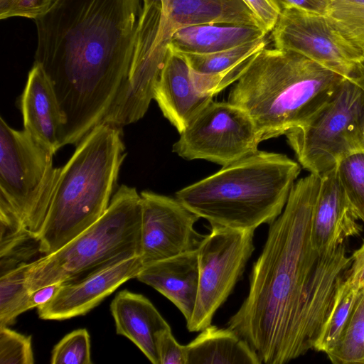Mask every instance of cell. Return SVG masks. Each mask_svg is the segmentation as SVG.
Segmentation results:
<instances>
[{"mask_svg": "<svg viewBox=\"0 0 364 364\" xmlns=\"http://www.w3.org/2000/svg\"><path fill=\"white\" fill-rule=\"evenodd\" d=\"M320 183L321 177L311 173L294 183L283 211L269 225L248 294L227 323L262 363H287L314 348L352 264L344 244L323 252L313 244Z\"/></svg>", "mask_w": 364, "mask_h": 364, "instance_id": "1", "label": "cell"}, {"mask_svg": "<svg viewBox=\"0 0 364 364\" xmlns=\"http://www.w3.org/2000/svg\"><path fill=\"white\" fill-rule=\"evenodd\" d=\"M141 0H54L35 20L34 63L63 116L60 148L101 123L124 85L136 48Z\"/></svg>", "mask_w": 364, "mask_h": 364, "instance_id": "2", "label": "cell"}, {"mask_svg": "<svg viewBox=\"0 0 364 364\" xmlns=\"http://www.w3.org/2000/svg\"><path fill=\"white\" fill-rule=\"evenodd\" d=\"M344 78L298 53L266 47L248 60L228 102L249 114L262 141L304 124Z\"/></svg>", "mask_w": 364, "mask_h": 364, "instance_id": "3", "label": "cell"}, {"mask_svg": "<svg viewBox=\"0 0 364 364\" xmlns=\"http://www.w3.org/2000/svg\"><path fill=\"white\" fill-rule=\"evenodd\" d=\"M301 171L287 155L257 150L176 193L210 225L253 230L282 213Z\"/></svg>", "mask_w": 364, "mask_h": 364, "instance_id": "4", "label": "cell"}, {"mask_svg": "<svg viewBox=\"0 0 364 364\" xmlns=\"http://www.w3.org/2000/svg\"><path fill=\"white\" fill-rule=\"evenodd\" d=\"M126 157L122 129L95 126L60 168L38 237L39 252L53 253L86 230L107 210Z\"/></svg>", "mask_w": 364, "mask_h": 364, "instance_id": "5", "label": "cell"}, {"mask_svg": "<svg viewBox=\"0 0 364 364\" xmlns=\"http://www.w3.org/2000/svg\"><path fill=\"white\" fill-rule=\"evenodd\" d=\"M141 203L134 187L122 184L105 213L57 251L29 262L26 283L41 287L82 279L126 259L139 256Z\"/></svg>", "mask_w": 364, "mask_h": 364, "instance_id": "6", "label": "cell"}, {"mask_svg": "<svg viewBox=\"0 0 364 364\" xmlns=\"http://www.w3.org/2000/svg\"><path fill=\"white\" fill-rule=\"evenodd\" d=\"M298 161L322 177L343 157L364 149V80L345 77L304 124L285 134Z\"/></svg>", "mask_w": 364, "mask_h": 364, "instance_id": "7", "label": "cell"}, {"mask_svg": "<svg viewBox=\"0 0 364 364\" xmlns=\"http://www.w3.org/2000/svg\"><path fill=\"white\" fill-rule=\"evenodd\" d=\"M53 155L25 129L0 118V205L14 211L37 238L60 171L53 166Z\"/></svg>", "mask_w": 364, "mask_h": 364, "instance_id": "8", "label": "cell"}, {"mask_svg": "<svg viewBox=\"0 0 364 364\" xmlns=\"http://www.w3.org/2000/svg\"><path fill=\"white\" fill-rule=\"evenodd\" d=\"M210 226V233L197 250L199 281L195 308L186 322L190 332H199L211 325L255 250V230Z\"/></svg>", "mask_w": 364, "mask_h": 364, "instance_id": "9", "label": "cell"}, {"mask_svg": "<svg viewBox=\"0 0 364 364\" xmlns=\"http://www.w3.org/2000/svg\"><path fill=\"white\" fill-rule=\"evenodd\" d=\"M261 141L245 111L212 100L180 133L173 151L186 160L204 159L225 166L257 151Z\"/></svg>", "mask_w": 364, "mask_h": 364, "instance_id": "10", "label": "cell"}, {"mask_svg": "<svg viewBox=\"0 0 364 364\" xmlns=\"http://www.w3.org/2000/svg\"><path fill=\"white\" fill-rule=\"evenodd\" d=\"M271 32L276 48L298 53L345 77L359 75L364 58L324 15L284 9Z\"/></svg>", "mask_w": 364, "mask_h": 364, "instance_id": "11", "label": "cell"}, {"mask_svg": "<svg viewBox=\"0 0 364 364\" xmlns=\"http://www.w3.org/2000/svg\"><path fill=\"white\" fill-rule=\"evenodd\" d=\"M141 250L143 266L198 250L205 235L194 228L200 218L176 198L149 191L140 193Z\"/></svg>", "mask_w": 364, "mask_h": 364, "instance_id": "12", "label": "cell"}, {"mask_svg": "<svg viewBox=\"0 0 364 364\" xmlns=\"http://www.w3.org/2000/svg\"><path fill=\"white\" fill-rule=\"evenodd\" d=\"M143 267L139 256L120 261L82 279L62 283L54 297L38 307L41 319L62 321L87 314Z\"/></svg>", "mask_w": 364, "mask_h": 364, "instance_id": "13", "label": "cell"}, {"mask_svg": "<svg viewBox=\"0 0 364 364\" xmlns=\"http://www.w3.org/2000/svg\"><path fill=\"white\" fill-rule=\"evenodd\" d=\"M161 4L156 44L162 46H168L171 36L177 30L195 25L239 24L263 28L243 0H161Z\"/></svg>", "mask_w": 364, "mask_h": 364, "instance_id": "14", "label": "cell"}, {"mask_svg": "<svg viewBox=\"0 0 364 364\" xmlns=\"http://www.w3.org/2000/svg\"><path fill=\"white\" fill-rule=\"evenodd\" d=\"M213 98L198 89L185 58L168 48L154 97L165 118L180 134Z\"/></svg>", "mask_w": 364, "mask_h": 364, "instance_id": "15", "label": "cell"}, {"mask_svg": "<svg viewBox=\"0 0 364 364\" xmlns=\"http://www.w3.org/2000/svg\"><path fill=\"white\" fill-rule=\"evenodd\" d=\"M339 181L336 168L321 177L313 211L311 237L319 252L333 250L349 237L360 235L362 227Z\"/></svg>", "mask_w": 364, "mask_h": 364, "instance_id": "16", "label": "cell"}, {"mask_svg": "<svg viewBox=\"0 0 364 364\" xmlns=\"http://www.w3.org/2000/svg\"><path fill=\"white\" fill-rule=\"evenodd\" d=\"M19 105L23 129L55 154L60 148L64 119L53 87L38 63L28 73Z\"/></svg>", "mask_w": 364, "mask_h": 364, "instance_id": "17", "label": "cell"}, {"mask_svg": "<svg viewBox=\"0 0 364 364\" xmlns=\"http://www.w3.org/2000/svg\"><path fill=\"white\" fill-rule=\"evenodd\" d=\"M136 279L160 292L188 322L194 310L198 289L197 250L144 265Z\"/></svg>", "mask_w": 364, "mask_h": 364, "instance_id": "18", "label": "cell"}, {"mask_svg": "<svg viewBox=\"0 0 364 364\" xmlns=\"http://www.w3.org/2000/svg\"><path fill=\"white\" fill-rule=\"evenodd\" d=\"M116 332L132 341L153 364H159L158 334L171 328L154 304L142 294L118 292L110 304Z\"/></svg>", "mask_w": 364, "mask_h": 364, "instance_id": "19", "label": "cell"}, {"mask_svg": "<svg viewBox=\"0 0 364 364\" xmlns=\"http://www.w3.org/2000/svg\"><path fill=\"white\" fill-rule=\"evenodd\" d=\"M267 33L262 28L255 26L200 24L175 31L168 48L182 53H210L264 38Z\"/></svg>", "mask_w": 364, "mask_h": 364, "instance_id": "20", "label": "cell"}, {"mask_svg": "<svg viewBox=\"0 0 364 364\" xmlns=\"http://www.w3.org/2000/svg\"><path fill=\"white\" fill-rule=\"evenodd\" d=\"M186 364H261L257 353L232 329L210 325L186 346Z\"/></svg>", "mask_w": 364, "mask_h": 364, "instance_id": "21", "label": "cell"}, {"mask_svg": "<svg viewBox=\"0 0 364 364\" xmlns=\"http://www.w3.org/2000/svg\"><path fill=\"white\" fill-rule=\"evenodd\" d=\"M39 251V241L18 215L0 205V275L27 263Z\"/></svg>", "mask_w": 364, "mask_h": 364, "instance_id": "22", "label": "cell"}, {"mask_svg": "<svg viewBox=\"0 0 364 364\" xmlns=\"http://www.w3.org/2000/svg\"><path fill=\"white\" fill-rule=\"evenodd\" d=\"M358 292L359 290L346 278L336 294L314 349L327 354L335 347L350 316Z\"/></svg>", "mask_w": 364, "mask_h": 364, "instance_id": "23", "label": "cell"}, {"mask_svg": "<svg viewBox=\"0 0 364 364\" xmlns=\"http://www.w3.org/2000/svg\"><path fill=\"white\" fill-rule=\"evenodd\" d=\"M268 40L265 36L215 53L203 54L178 53L185 58L194 71L203 74H219L235 69L254 54L266 48Z\"/></svg>", "mask_w": 364, "mask_h": 364, "instance_id": "24", "label": "cell"}, {"mask_svg": "<svg viewBox=\"0 0 364 364\" xmlns=\"http://www.w3.org/2000/svg\"><path fill=\"white\" fill-rule=\"evenodd\" d=\"M327 355L335 364H364V289L359 291L340 338Z\"/></svg>", "mask_w": 364, "mask_h": 364, "instance_id": "25", "label": "cell"}, {"mask_svg": "<svg viewBox=\"0 0 364 364\" xmlns=\"http://www.w3.org/2000/svg\"><path fill=\"white\" fill-rule=\"evenodd\" d=\"M28 264L23 263L0 275V326L12 325L29 309L31 291L26 283Z\"/></svg>", "mask_w": 364, "mask_h": 364, "instance_id": "26", "label": "cell"}, {"mask_svg": "<svg viewBox=\"0 0 364 364\" xmlns=\"http://www.w3.org/2000/svg\"><path fill=\"white\" fill-rule=\"evenodd\" d=\"M325 16L364 58V0H329Z\"/></svg>", "mask_w": 364, "mask_h": 364, "instance_id": "27", "label": "cell"}, {"mask_svg": "<svg viewBox=\"0 0 364 364\" xmlns=\"http://www.w3.org/2000/svg\"><path fill=\"white\" fill-rule=\"evenodd\" d=\"M336 171L354 214L364 221V149L341 159Z\"/></svg>", "mask_w": 364, "mask_h": 364, "instance_id": "28", "label": "cell"}, {"mask_svg": "<svg viewBox=\"0 0 364 364\" xmlns=\"http://www.w3.org/2000/svg\"><path fill=\"white\" fill-rule=\"evenodd\" d=\"M52 364H91L90 337L85 328L65 335L53 348Z\"/></svg>", "mask_w": 364, "mask_h": 364, "instance_id": "29", "label": "cell"}, {"mask_svg": "<svg viewBox=\"0 0 364 364\" xmlns=\"http://www.w3.org/2000/svg\"><path fill=\"white\" fill-rule=\"evenodd\" d=\"M31 336L0 326V364H33Z\"/></svg>", "mask_w": 364, "mask_h": 364, "instance_id": "30", "label": "cell"}, {"mask_svg": "<svg viewBox=\"0 0 364 364\" xmlns=\"http://www.w3.org/2000/svg\"><path fill=\"white\" fill-rule=\"evenodd\" d=\"M54 0H0V18L23 17L36 20L44 14Z\"/></svg>", "mask_w": 364, "mask_h": 364, "instance_id": "31", "label": "cell"}, {"mask_svg": "<svg viewBox=\"0 0 364 364\" xmlns=\"http://www.w3.org/2000/svg\"><path fill=\"white\" fill-rule=\"evenodd\" d=\"M156 348L159 364H186V346L178 343L171 328L164 329L158 334Z\"/></svg>", "mask_w": 364, "mask_h": 364, "instance_id": "32", "label": "cell"}, {"mask_svg": "<svg viewBox=\"0 0 364 364\" xmlns=\"http://www.w3.org/2000/svg\"><path fill=\"white\" fill-rule=\"evenodd\" d=\"M256 15L263 28L269 33L274 28L279 15V9L273 0H243Z\"/></svg>", "mask_w": 364, "mask_h": 364, "instance_id": "33", "label": "cell"}, {"mask_svg": "<svg viewBox=\"0 0 364 364\" xmlns=\"http://www.w3.org/2000/svg\"><path fill=\"white\" fill-rule=\"evenodd\" d=\"M280 11L284 9L296 8L326 16L329 0H273Z\"/></svg>", "mask_w": 364, "mask_h": 364, "instance_id": "34", "label": "cell"}, {"mask_svg": "<svg viewBox=\"0 0 364 364\" xmlns=\"http://www.w3.org/2000/svg\"><path fill=\"white\" fill-rule=\"evenodd\" d=\"M347 279L359 291L364 289V240L354 252Z\"/></svg>", "mask_w": 364, "mask_h": 364, "instance_id": "35", "label": "cell"}, {"mask_svg": "<svg viewBox=\"0 0 364 364\" xmlns=\"http://www.w3.org/2000/svg\"><path fill=\"white\" fill-rule=\"evenodd\" d=\"M62 283H55L41 287L31 292L29 309L38 308L48 303L55 295Z\"/></svg>", "mask_w": 364, "mask_h": 364, "instance_id": "36", "label": "cell"}, {"mask_svg": "<svg viewBox=\"0 0 364 364\" xmlns=\"http://www.w3.org/2000/svg\"><path fill=\"white\" fill-rule=\"evenodd\" d=\"M359 75L364 80V58L358 64Z\"/></svg>", "mask_w": 364, "mask_h": 364, "instance_id": "37", "label": "cell"}, {"mask_svg": "<svg viewBox=\"0 0 364 364\" xmlns=\"http://www.w3.org/2000/svg\"><path fill=\"white\" fill-rule=\"evenodd\" d=\"M141 1L142 2V1H148V0H141ZM153 1H157V2H160V3L161 2V0H153Z\"/></svg>", "mask_w": 364, "mask_h": 364, "instance_id": "38", "label": "cell"}]
</instances>
